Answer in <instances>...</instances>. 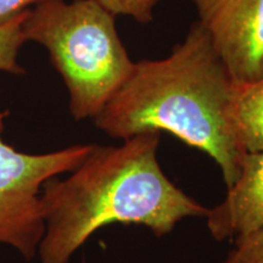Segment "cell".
<instances>
[{
    "mask_svg": "<svg viewBox=\"0 0 263 263\" xmlns=\"http://www.w3.org/2000/svg\"><path fill=\"white\" fill-rule=\"evenodd\" d=\"M219 263H263V227L235 240L234 249Z\"/></svg>",
    "mask_w": 263,
    "mask_h": 263,
    "instance_id": "10",
    "label": "cell"
},
{
    "mask_svg": "<svg viewBox=\"0 0 263 263\" xmlns=\"http://www.w3.org/2000/svg\"><path fill=\"white\" fill-rule=\"evenodd\" d=\"M115 18L95 0H41L25 16L26 42L47 49L77 121L97 116L133 70Z\"/></svg>",
    "mask_w": 263,
    "mask_h": 263,
    "instance_id": "3",
    "label": "cell"
},
{
    "mask_svg": "<svg viewBox=\"0 0 263 263\" xmlns=\"http://www.w3.org/2000/svg\"><path fill=\"white\" fill-rule=\"evenodd\" d=\"M233 84L206 29L196 21L168 57L134 62L93 120L114 139L145 132L172 134L211 157L229 188L246 154L230 121Z\"/></svg>",
    "mask_w": 263,
    "mask_h": 263,
    "instance_id": "2",
    "label": "cell"
},
{
    "mask_svg": "<svg viewBox=\"0 0 263 263\" xmlns=\"http://www.w3.org/2000/svg\"><path fill=\"white\" fill-rule=\"evenodd\" d=\"M82 263H85V262H84V261H83V262H82Z\"/></svg>",
    "mask_w": 263,
    "mask_h": 263,
    "instance_id": "12",
    "label": "cell"
},
{
    "mask_svg": "<svg viewBox=\"0 0 263 263\" xmlns=\"http://www.w3.org/2000/svg\"><path fill=\"white\" fill-rule=\"evenodd\" d=\"M8 111L0 112V244L26 259L37 255L45 224L41 205L48 180L70 173L85 160L91 144H78L47 154H27L3 139Z\"/></svg>",
    "mask_w": 263,
    "mask_h": 263,
    "instance_id": "4",
    "label": "cell"
},
{
    "mask_svg": "<svg viewBox=\"0 0 263 263\" xmlns=\"http://www.w3.org/2000/svg\"><path fill=\"white\" fill-rule=\"evenodd\" d=\"M193 2H194V0H193Z\"/></svg>",
    "mask_w": 263,
    "mask_h": 263,
    "instance_id": "13",
    "label": "cell"
},
{
    "mask_svg": "<svg viewBox=\"0 0 263 263\" xmlns=\"http://www.w3.org/2000/svg\"><path fill=\"white\" fill-rule=\"evenodd\" d=\"M227 189L205 218L213 239L235 241L263 227V151L245 154L239 177Z\"/></svg>",
    "mask_w": 263,
    "mask_h": 263,
    "instance_id": "6",
    "label": "cell"
},
{
    "mask_svg": "<svg viewBox=\"0 0 263 263\" xmlns=\"http://www.w3.org/2000/svg\"><path fill=\"white\" fill-rule=\"evenodd\" d=\"M160 140V132H145L121 145L91 144L67 178L43 185L41 263H70L74 252L106 226H143L161 238L183 219L205 218L209 207L184 193L161 168Z\"/></svg>",
    "mask_w": 263,
    "mask_h": 263,
    "instance_id": "1",
    "label": "cell"
},
{
    "mask_svg": "<svg viewBox=\"0 0 263 263\" xmlns=\"http://www.w3.org/2000/svg\"><path fill=\"white\" fill-rule=\"evenodd\" d=\"M41 0H0V27L8 25Z\"/></svg>",
    "mask_w": 263,
    "mask_h": 263,
    "instance_id": "11",
    "label": "cell"
},
{
    "mask_svg": "<svg viewBox=\"0 0 263 263\" xmlns=\"http://www.w3.org/2000/svg\"><path fill=\"white\" fill-rule=\"evenodd\" d=\"M230 121L245 153L263 151V77L233 84Z\"/></svg>",
    "mask_w": 263,
    "mask_h": 263,
    "instance_id": "7",
    "label": "cell"
},
{
    "mask_svg": "<svg viewBox=\"0 0 263 263\" xmlns=\"http://www.w3.org/2000/svg\"><path fill=\"white\" fill-rule=\"evenodd\" d=\"M108 12L133 18L139 24H149L154 18V10L161 0H95Z\"/></svg>",
    "mask_w": 263,
    "mask_h": 263,
    "instance_id": "9",
    "label": "cell"
},
{
    "mask_svg": "<svg viewBox=\"0 0 263 263\" xmlns=\"http://www.w3.org/2000/svg\"><path fill=\"white\" fill-rule=\"evenodd\" d=\"M27 11L17 16L8 25L0 27V71L15 74L24 72L17 62V57L20 49L26 42L22 33V24Z\"/></svg>",
    "mask_w": 263,
    "mask_h": 263,
    "instance_id": "8",
    "label": "cell"
},
{
    "mask_svg": "<svg viewBox=\"0 0 263 263\" xmlns=\"http://www.w3.org/2000/svg\"><path fill=\"white\" fill-rule=\"evenodd\" d=\"M234 83L263 77V0H194Z\"/></svg>",
    "mask_w": 263,
    "mask_h": 263,
    "instance_id": "5",
    "label": "cell"
}]
</instances>
